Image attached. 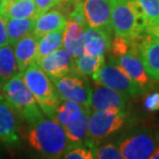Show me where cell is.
<instances>
[{
    "mask_svg": "<svg viewBox=\"0 0 159 159\" xmlns=\"http://www.w3.org/2000/svg\"><path fill=\"white\" fill-rule=\"evenodd\" d=\"M104 55H92L83 52L75 58V65L77 74L82 77H92L104 64Z\"/></svg>",
    "mask_w": 159,
    "mask_h": 159,
    "instance_id": "cell-23",
    "label": "cell"
},
{
    "mask_svg": "<svg viewBox=\"0 0 159 159\" xmlns=\"http://www.w3.org/2000/svg\"><path fill=\"white\" fill-rule=\"evenodd\" d=\"M112 60L117 63L126 72L127 75L144 90V92L150 88V77L146 71L141 57L132 48H130V50L126 54Z\"/></svg>",
    "mask_w": 159,
    "mask_h": 159,
    "instance_id": "cell-13",
    "label": "cell"
},
{
    "mask_svg": "<svg viewBox=\"0 0 159 159\" xmlns=\"http://www.w3.org/2000/svg\"><path fill=\"white\" fill-rule=\"evenodd\" d=\"M0 2H1V0H0Z\"/></svg>",
    "mask_w": 159,
    "mask_h": 159,
    "instance_id": "cell-37",
    "label": "cell"
},
{
    "mask_svg": "<svg viewBox=\"0 0 159 159\" xmlns=\"http://www.w3.org/2000/svg\"><path fill=\"white\" fill-rule=\"evenodd\" d=\"M123 158L147 159L159 147V135L150 129H132L117 142Z\"/></svg>",
    "mask_w": 159,
    "mask_h": 159,
    "instance_id": "cell-5",
    "label": "cell"
},
{
    "mask_svg": "<svg viewBox=\"0 0 159 159\" xmlns=\"http://www.w3.org/2000/svg\"><path fill=\"white\" fill-rule=\"evenodd\" d=\"M144 107L149 112H157L159 111V92H153L148 94L143 101Z\"/></svg>",
    "mask_w": 159,
    "mask_h": 159,
    "instance_id": "cell-31",
    "label": "cell"
},
{
    "mask_svg": "<svg viewBox=\"0 0 159 159\" xmlns=\"http://www.w3.org/2000/svg\"><path fill=\"white\" fill-rule=\"evenodd\" d=\"M67 19L59 9L51 8L35 18L33 34L40 37L43 34L56 30H64Z\"/></svg>",
    "mask_w": 159,
    "mask_h": 159,
    "instance_id": "cell-17",
    "label": "cell"
},
{
    "mask_svg": "<svg viewBox=\"0 0 159 159\" xmlns=\"http://www.w3.org/2000/svg\"><path fill=\"white\" fill-rule=\"evenodd\" d=\"M0 14L7 19L35 18L39 16L33 0H1Z\"/></svg>",
    "mask_w": 159,
    "mask_h": 159,
    "instance_id": "cell-18",
    "label": "cell"
},
{
    "mask_svg": "<svg viewBox=\"0 0 159 159\" xmlns=\"http://www.w3.org/2000/svg\"><path fill=\"white\" fill-rule=\"evenodd\" d=\"M65 159H93L94 158V147L87 145L79 146L78 148L69 149L66 153L63 155Z\"/></svg>",
    "mask_w": 159,
    "mask_h": 159,
    "instance_id": "cell-28",
    "label": "cell"
},
{
    "mask_svg": "<svg viewBox=\"0 0 159 159\" xmlns=\"http://www.w3.org/2000/svg\"><path fill=\"white\" fill-rule=\"evenodd\" d=\"M0 93L12 111L30 126L44 118V114L25 84L22 72H19L2 84L0 87Z\"/></svg>",
    "mask_w": 159,
    "mask_h": 159,
    "instance_id": "cell-2",
    "label": "cell"
},
{
    "mask_svg": "<svg viewBox=\"0 0 159 159\" xmlns=\"http://www.w3.org/2000/svg\"><path fill=\"white\" fill-rule=\"evenodd\" d=\"M94 158L97 159H122L123 156L120 152L117 144L106 143V144L95 147L94 146Z\"/></svg>",
    "mask_w": 159,
    "mask_h": 159,
    "instance_id": "cell-27",
    "label": "cell"
},
{
    "mask_svg": "<svg viewBox=\"0 0 159 159\" xmlns=\"http://www.w3.org/2000/svg\"><path fill=\"white\" fill-rule=\"evenodd\" d=\"M33 1L36 5L37 12H39V15H40L58 5L61 2V0H33Z\"/></svg>",
    "mask_w": 159,
    "mask_h": 159,
    "instance_id": "cell-32",
    "label": "cell"
},
{
    "mask_svg": "<svg viewBox=\"0 0 159 159\" xmlns=\"http://www.w3.org/2000/svg\"><path fill=\"white\" fill-rule=\"evenodd\" d=\"M85 107L83 104L75 102L72 100H61V102L57 107L55 115H54V120L58 122L61 126H66L68 123L72 122L78 117L81 115V113L84 111Z\"/></svg>",
    "mask_w": 159,
    "mask_h": 159,
    "instance_id": "cell-24",
    "label": "cell"
},
{
    "mask_svg": "<svg viewBox=\"0 0 159 159\" xmlns=\"http://www.w3.org/2000/svg\"><path fill=\"white\" fill-rule=\"evenodd\" d=\"M23 80L35 98L40 110L48 118L53 119L57 107L61 102L53 80L34 61L25 69Z\"/></svg>",
    "mask_w": 159,
    "mask_h": 159,
    "instance_id": "cell-3",
    "label": "cell"
},
{
    "mask_svg": "<svg viewBox=\"0 0 159 159\" xmlns=\"http://www.w3.org/2000/svg\"><path fill=\"white\" fill-rule=\"evenodd\" d=\"M91 78L95 84L112 88L128 98L136 97L144 93V90L112 59L107 63H104L102 67Z\"/></svg>",
    "mask_w": 159,
    "mask_h": 159,
    "instance_id": "cell-7",
    "label": "cell"
},
{
    "mask_svg": "<svg viewBox=\"0 0 159 159\" xmlns=\"http://www.w3.org/2000/svg\"><path fill=\"white\" fill-rule=\"evenodd\" d=\"M151 159H159V147L155 150L153 153H152V155L150 156Z\"/></svg>",
    "mask_w": 159,
    "mask_h": 159,
    "instance_id": "cell-35",
    "label": "cell"
},
{
    "mask_svg": "<svg viewBox=\"0 0 159 159\" xmlns=\"http://www.w3.org/2000/svg\"><path fill=\"white\" fill-rule=\"evenodd\" d=\"M148 24V30L159 25V0H133Z\"/></svg>",
    "mask_w": 159,
    "mask_h": 159,
    "instance_id": "cell-26",
    "label": "cell"
},
{
    "mask_svg": "<svg viewBox=\"0 0 159 159\" xmlns=\"http://www.w3.org/2000/svg\"><path fill=\"white\" fill-rule=\"evenodd\" d=\"M63 30H56L43 34L39 37V49H37V58L49 55L50 53L58 50L62 46ZM36 58V59H37Z\"/></svg>",
    "mask_w": 159,
    "mask_h": 159,
    "instance_id": "cell-25",
    "label": "cell"
},
{
    "mask_svg": "<svg viewBox=\"0 0 159 159\" xmlns=\"http://www.w3.org/2000/svg\"><path fill=\"white\" fill-rule=\"evenodd\" d=\"M18 122L15 112L0 93V142L6 145L18 144Z\"/></svg>",
    "mask_w": 159,
    "mask_h": 159,
    "instance_id": "cell-14",
    "label": "cell"
},
{
    "mask_svg": "<svg viewBox=\"0 0 159 159\" xmlns=\"http://www.w3.org/2000/svg\"><path fill=\"white\" fill-rule=\"evenodd\" d=\"M130 48H131V44H130L129 39L115 35L110 48V50L112 51V59L118 58V57L126 54L130 50Z\"/></svg>",
    "mask_w": 159,
    "mask_h": 159,
    "instance_id": "cell-29",
    "label": "cell"
},
{
    "mask_svg": "<svg viewBox=\"0 0 159 159\" xmlns=\"http://www.w3.org/2000/svg\"><path fill=\"white\" fill-rule=\"evenodd\" d=\"M30 148L47 158L63 157L71 145L65 130L54 119L44 118L31 125L27 134Z\"/></svg>",
    "mask_w": 159,
    "mask_h": 159,
    "instance_id": "cell-1",
    "label": "cell"
},
{
    "mask_svg": "<svg viewBox=\"0 0 159 159\" xmlns=\"http://www.w3.org/2000/svg\"><path fill=\"white\" fill-rule=\"evenodd\" d=\"M148 33H151V34H153V35L157 36L158 39H159V25H158V26H156V27H153V28H151V29L148 31Z\"/></svg>",
    "mask_w": 159,
    "mask_h": 159,
    "instance_id": "cell-34",
    "label": "cell"
},
{
    "mask_svg": "<svg viewBox=\"0 0 159 159\" xmlns=\"http://www.w3.org/2000/svg\"><path fill=\"white\" fill-rule=\"evenodd\" d=\"M35 18L7 19L6 20V27H7L8 43L14 46L22 37L32 34L34 29V23H35Z\"/></svg>",
    "mask_w": 159,
    "mask_h": 159,
    "instance_id": "cell-22",
    "label": "cell"
},
{
    "mask_svg": "<svg viewBox=\"0 0 159 159\" xmlns=\"http://www.w3.org/2000/svg\"><path fill=\"white\" fill-rule=\"evenodd\" d=\"M129 40L131 48L141 57L149 77L159 81V39L151 33L144 32Z\"/></svg>",
    "mask_w": 159,
    "mask_h": 159,
    "instance_id": "cell-8",
    "label": "cell"
},
{
    "mask_svg": "<svg viewBox=\"0 0 159 159\" xmlns=\"http://www.w3.org/2000/svg\"><path fill=\"white\" fill-rule=\"evenodd\" d=\"M68 20H71L78 23L79 25H81L82 27H88L87 21H86L85 14H84V9H83V4H82V0L75 2V6L72 7V9L69 11L68 16Z\"/></svg>",
    "mask_w": 159,
    "mask_h": 159,
    "instance_id": "cell-30",
    "label": "cell"
},
{
    "mask_svg": "<svg viewBox=\"0 0 159 159\" xmlns=\"http://www.w3.org/2000/svg\"><path fill=\"white\" fill-rule=\"evenodd\" d=\"M64 1H67V2H75V1H79V0H64Z\"/></svg>",
    "mask_w": 159,
    "mask_h": 159,
    "instance_id": "cell-36",
    "label": "cell"
},
{
    "mask_svg": "<svg viewBox=\"0 0 159 159\" xmlns=\"http://www.w3.org/2000/svg\"><path fill=\"white\" fill-rule=\"evenodd\" d=\"M112 43V34L92 27H86L84 32V51L92 55H106Z\"/></svg>",
    "mask_w": 159,
    "mask_h": 159,
    "instance_id": "cell-16",
    "label": "cell"
},
{
    "mask_svg": "<svg viewBox=\"0 0 159 159\" xmlns=\"http://www.w3.org/2000/svg\"><path fill=\"white\" fill-rule=\"evenodd\" d=\"M113 33L130 39L147 32L148 24L133 0H110Z\"/></svg>",
    "mask_w": 159,
    "mask_h": 159,
    "instance_id": "cell-4",
    "label": "cell"
},
{
    "mask_svg": "<svg viewBox=\"0 0 159 159\" xmlns=\"http://www.w3.org/2000/svg\"><path fill=\"white\" fill-rule=\"evenodd\" d=\"M82 4L89 27L113 33L110 0H82Z\"/></svg>",
    "mask_w": 159,
    "mask_h": 159,
    "instance_id": "cell-12",
    "label": "cell"
},
{
    "mask_svg": "<svg viewBox=\"0 0 159 159\" xmlns=\"http://www.w3.org/2000/svg\"><path fill=\"white\" fill-rule=\"evenodd\" d=\"M19 72L20 70L18 67L14 48L9 43L1 46L0 47V87Z\"/></svg>",
    "mask_w": 159,
    "mask_h": 159,
    "instance_id": "cell-21",
    "label": "cell"
},
{
    "mask_svg": "<svg viewBox=\"0 0 159 159\" xmlns=\"http://www.w3.org/2000/svg\"><path fill=\"white\" fill-rule=\"evenodd\" d=\"M128 97L107 86L95 84L92 89L90 109L93 111H125Z\"/></svg>",
    "mask_w": 159,
    "mask_h": 159,
    "instance_id": "cell-11",
    "label": "cell"
},
{
    "mask_svg": "<svg viewBox=\"0 0 159 159\" xmlns=\"http://www.w3.org/2000/svg\"><path fill=\"white\" fill-rule=\"evenodd\" d=\"M90 107H85L81 115L63 128L70 144L80 145L88 135V121L90 116Z\"/></svg>",
    "mask_w": 159,
    "mask_h": 159,
    "instance_id": "cell-20",
    "label": "cell"
},
{
    "mask_svg": "<svg viewBox=\"0 0 159 159\" xmlns=\"http://www.w3.org/2000/svg\"><path fill=\"white\" fill-rule=\"evenodd\" d=\"M84 27L74 21L67 20L63 30L62 46L74 58L79 57L84 51Z\"/></svg>",
    "mask_w": 159,
    "mask_h": 159,
    "instance_id": "cell-19",
    "label": "cell"
},
{
    "mask_svg": "<svg viewBox=\"0 0 159 159\" xmlns=\"http://www.w3.org/2000/svg\"><path fill=\"white\" fill-rule=\"evenodd\" d=\"M35 62L52 80L77 74L75 58L65 49L61 48L49 55L37 58Z\"/></svg>",
    "mask_w": 159,
    "mask_h": 159,
    "instance_id": "cell-10",
    "label": "cell"
},
{
    "mask_svg": "<svg viewBox=\"0 0 159 159\" xmlns=\"http://www.w3.org/2000/svg\"><path fill=\"white\" fill-rule=\"evenodd\" d=\"M8 43L7 27H6V19L0 14V47Z\"/></svg>",
    "mask_w": 159,
    "mask_h": 159,
    "instance_id": "cell-33",
    "label": "cell"
},
{
    "mask_svg": "<svg viewBox=\"0 0 159 159\" xmlns=\"http://www.w3.org/2000/svg\"><path fill=\"white\" fill-rule=\"evenodd\" d=\"M37 49H39V37L33 33L22 37L14 44V52L20 72L23 74L31 63L36 61Z\"/></svg>",
    "mask_w": 159,
    "mask_h": 159,
    "instance_id": "cell-15",
    "label": "cell"
},
{
    "mask_svg": "<svg viewBox=\"0 0 159 159\" xmlns=\"http://www.w3.org/2000/svg\"><path fill=\"white\" fill-rule=\"evenodd\" d=\"M125 111H93L88 121L86 144L95 145L122 128L126 122Z\"/></svg>",
    "mask_w": 159,
    "mask_h": 159,
    "instance_id": "cell-6",
    "label": "cell"
},
{
    "mask_svg": "<svg viewBox=\"0 0 159 159\" xmlns=\"http://www.w3.org/2000/svg\"><path fill=\"white\" fill-rule=\"evenodd\" d=\"M61 100H72L90 107L92 89L86 77L69 75L53 80Z\"/></svg>",
    "mask_w": 159,
    "mask_h": 159,
    "instance_id": "cell-9",
    "label": "cell"
}]
</instances>
